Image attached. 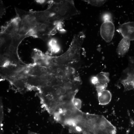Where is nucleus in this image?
I'll use <instances>...</instances> for the list:
<instances>
[{
  "instance_id": "f03ea898",
  "label": "nucleus",
  "mask_w": 134,
  "mask_h": 134,
  "mask_svg": "<svg viewBox=\"0 0 134 134\" xmlns=\"http://www.w3.org/2000/svg\"><path fill=\"white\" fill-rule=\"evenodd\" d=\"M82 134H116V127L102 115L83 112L81 121L75 127Z\"/></svg>"
},
{
  "instance_id": "a211bd4d",
  "label": "nucleus",
  "mask_w": 134,
  "mask_h": 134,
  "mask_svg": "<svg viewBox=\"0 0 134 134\" xmlns=\"http://www.w3.org/2000/svg\"><path fill=\"white\" fill-rule=\"evenodd\" d=\"M107 85L98 83L95 85L97 93L105 89L107 86Z\"/></svg>"
},
{
  "instance_id": "39448f33",
  "label": "nucleus",
  "mask_w": 134,
  "mask_h": 134,
  "mask_svg": "<svg viewBox=\"0 0 134 134\" xmlns=\"http://www.w3.org/2000/svg\"><path fill=\"white\" fill-rule=\"evenodd\" d=\"M81 112L75 106L73 102H70L61 105L53 115L55 120L63 126L67 121L75 119L77 115Z\"/></svg>"
},
{
  "instance_id": "dca6fc26",
  "label": "nucleus",
  "mask_w": 134,
  "mask_h": 134,
  "mask_svg": "<svg viewBox=\"0 0 134 134\" xmlns=\"http://www.w3.org/2000/svg\"><path fill=\"white\" fill-rule=\"evenodd\" d=\"M26 35L28 37L31 36L35 38H38L35 27H31L26 34Z\"/></svg>"
},
{
  "instance_id": "7ed1b4c3",
  "label": "nucleus",
  "mask_w": 134,
  "mask_h": 134,
  "mask_svg": "<svg viewBox=\"0 0 134 134\" xmlns=\"http://www.w3.org/2000/svg\"><path fill=\"white\" fill-rule=\"evenodd\" d=\"M85 37L83 31L75 35L67 51L60 56L53 57L54 63L58 65H70L79 61L81 46Z\"/></svg>"
},
{
  "instance_id": "0eeeda50",
  "label": "nucleus",
  "mask_w": 134,
  "mask_h": 134,
  "mask_svg": "<svg viewBox=\"0 0 134 134\" xmlns=\"http://www.w3.org/2000/svg\"><path fill=\"white\" fill-rule=\"evenodd\" d=\"M16 15L21 19L22 22L27 24L32 27H35L39 24L33 11H26L15 8Z\"/></svg>"
},
{
  "instance_id": "9d476101",
  "label": "nucleus",
  "mask_w": 134,
  "mask_h": 134,
  "mask_svg": "<svg viewBox=\"0 0 134 134\" xmlns=\"http://www.w3.org/2000/svg\"><path fill=\"white\" fill-rule=\"evenodd\" d=\"M98 100L99 104L101 105H105L110 101L112 95L110 92L105 89L98 92Z\"/></svg>"
},
{
  "instance_id": "9b49d317",
  "label": "nucleus",
  "mask_w": 134,
  "mask_h": 134,
  "mask_svg": "<svg viewBox=\"0 0 134 134\" xmlns=\"http://www.w3.org/2000/svg\"><path fill=\"white\" fill-rule=\"evenodd\" d=\"M12 40V36L5 33H0V45L1 53L3 52L11 44Z\"/></svg>"
},
{
  "instance_id": "f3484780",
  "label": "nucleus",
  "mask_w": 134,
  "mask_h": 134,
  "mask_svg": "<svg viewBox=\"0 0 134 134\" xmlns=\"http://www.w3.org/2000/svg\"><path fill=\"white\" fill-rule=\"evenodd\" d=\"M73 103L77 108L80 109L81 107V101L80 99L75 98L73 100Z\"/></svg>"
},
{
  "instance_id": "f257e3e1",
  "label": "nucleus",
  "mask_w": 134,
  "mask_h": 134,
  "mask_svg": "<svg viewBox=\"0 0 134 134\" xmlns=\"http://www.w3.org/2000/svg\"><path fill=\"white\" fill-rule=\"evenodd\" d=\"M81 83L80 80L58 79L49 86L41 87L39 97L43 107L53 115L62 105L73 102Z\"/></svg>"
},
{
  "instance_id": "5701e85b",
  "label": "nucleus",
  "mask_w": 134,
  "mask_h": 134,
  "mask_svg": "<svg viewBox=\"0 0 134 134\" xmlns=\"http://www.w3.org/2000/svg\"><path fill=\"white\" fill-rule=\"evenodd\" d=\"M0 123L1 125L3 119V107L2 102L0 103Z\"/></svg>"
},
{
  "instance_id": "ddd939ff",
  "label": "nucleus",
  "mask_w": 134,
  "mask_h": 134,
  "mask_svg": "<svg viewBox=\"0 0 134 134\" xmlns=\"http://www.w3.org/2000/svg\"><path fill=\"white\" fill-rule=\"evenodd\" d=\"M96 76L98 80V83L108 84L110 81L109 73L108 72H101L99 73Z\"/></svg>"
},
{
  "instance_id": "b1692460",
  "label": "nucleus",
  "mask_w": 134,
  "mask_h": 134,
  "mask_svg": "<svg viewBox=\"0 0 134 134\" xmlns=\"http://www.w3.org/2000/svg\"><path fill=\"white\" fill-rule=\"evenodd\" d=\"M91 83L95 85L99 83L98 78L97 76H93L91 79Z\"/></svg>"
},
{
  "instance_id": "6e6552de",
  "label": "nucleus",
  "mask_w": 134,
  "mask_h": 134,
  "mask_svg": "<svg viewBox=\"0 0 134 134\" xmlns=\"http://www.w3.org/2000/svg\"><path fill=\"white\" fill-rule=\"evenodd\" d=\"M115 32V26L111 21L104 22L100 28V34L102 38L107 42L112 39Z\"/></svg>"
},
{
  "instance_id": "f8f14e48",
  "label": "nucleus",
  "mask_w": 134,
  "mask_h": 134,
  "mask_svg": "<svg viewBox=\"0 0 134 134\" xmlns=\"http://www.w3.org/2000/svg\"><path fill=\"white\" fill-rule=\"evenodd\" d=\"M130 41L123 38L119 43L117 49L118 55L123 56L128 51L130 46Z\"/></svg>"
},
{
  "instance_id": "2eb2a0df",
  "label": "nucleus",
  "mask_w": 134,
  "mask_h": 134,
  "mask_svg": "<svg viewBox=\"0 0 134 134\" xmlns=\"http://www.w3.org/2000/svg\"><path fill=\"white\" fill-rule=\"evenodd\" d=\"M91 5L99 7L102 5L107 1L106 0H83Z\"/></svg>"
},
{
  "instance_id": "aec40b11",
  "label": "nucleus",
  "mask_w": 134,
  "mask_h": 134,
  "mask_svg": "<svg viewBox=\"0 0 134 134\" xmlns=\"http://www.w3.org/2000/svg\"><path fill=\"white\" fill-rule=\"evenodd\" d=\"M111 15L109 13H104L102 16V18L104 22L111 21Z\"/></svg>"
},
{
  "instance_id": "6ab92c4d",
  "label": "nucleus",
  "mask_w": 134,
  "mask_h": 134,
  "mask_svg": "<svg viewBox=\"0 0 134 134\" xmlns=\"http://www.w3.org/2000/svg\"><path fill=\"white\" fill-rule=\"evenodd\" d=\"M48 45L50 49L57 45V42L54 39H50L48 40Z\"/></svg>"
},
{
  "instance_id": "1a4fd4ad",
  "label": "nucleus",
  "mask_w": 134,
  "mask_h": 134,
  "mask_svg": "<svg viewBox=\"0 0 134 134\" xmlns=\"http://www.w3.org/2000/svg\"><path fill=\"white\" fill-rule=\"evenodd\" d=\"M123 38L130 41L134 40V22H129L122 24L117 30Z\"/></svg>"
},
{
  "instance_id": "423d86ee",
  "label": "nucleus",
  "mask_w": 134,
  "mask_h": 134,
  "mask_svg": "<svg viewBox=\"0 0 134 134\" xmlns=\"http://www.w3.org/2000/svg\"><path fill=\"white\" fill-rule=\"evenodd\" d=\"M33 12L37 20L39 23H54L58 22L57 13L50 6L43 11Z\"/></svg>"
},
{
  "instance_id": "393cba45",
  "label": "nucleus",
  "mask_w": 134,
  "mask_h": 134,
  "mask_svg": "<svg viewBox=\"0 0 134 134\" xmlns=\"http://www.w3.org/2000/svg\"><path fill=\"white\" fill-rule=\"evenodd\" d=\"M28 134H39L33 132L29 131L28 132Z\"/></svg>"
},
{
  "instance_id": "4be33fe9",
  "label": "nucleus",
  "mask_w": 134,
  "mask_h": 134,
  "mask_svg": "<svg viewBox=\"0 0 134 134\" xmlns=\"http://www.w3.org/2000/svg\"><path fill=\"white\" fill-rule=\"evenodd\" d=\"M48 0H34L36 3L41 5L43 6L48 3Z\"/></svg>"
},
{
  "instance_id": "20e7f679",
  "label": "nucleus",
  "mask_w": 134,
  "mask_h": 134,
  "mask_svg": "<svg viewBox=\"0 0 134 134\" xmlns=\"http://www.w3.org/2000/svg\"><path fill=\"white\" fill-rule=\"evenodd\" d=\"M57 14V21H61L79 14L80 12L72 0H52L49 4Z\"/></svg>"
},
{
  "instance_id": "4468645a",
  "label": "nucleus",
  "mask_w": 134,
  "mask_h": 134,
  "mask_svg": "<svg viewBox=\"0 0 134 134\" xmlns=\"http://www.w3.org/2000/svg\"><path fill=\"white\" fill-rule=\"evenodd\" d=\"M31 27H32L29 25L22 22L19 34L26 35V34Z\"/></svg>"
},
{
  "instance_id": "412c9836",
  "label": "nucleus",
  "mask_w": 134,
  "mask_h": 134,
  "mask_svg": "<svg viewBox=\"0 0 134 134\" xmlns=\"http://www.w3.org/2000/svg\"><path fill=\"white\" fill-rule=\"evenodd\" d=\"M0 18H1L2 16L5 14V9L4 8L3 3L1 0H0Z\"/></svg>"
}]
</instances>
